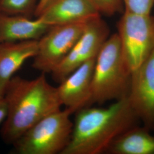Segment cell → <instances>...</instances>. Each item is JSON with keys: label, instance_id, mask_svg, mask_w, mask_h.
Returning a JSON list of instances; mask_svg holds the SVG:
<instances>
[{"label": "cell", "instance_id": "7c38bea8", "mask_svg": "<svg viewBox=\"0 0 154 154\" xmlns=\"http://www.w3.org/2000/svg\"><path fill=\"white\" fill-rule=\"evenodd\" d=\"M49 27L37 18L0 13V43L38 40Z\"/></svg>", "mask_w": 154, "mask_h": 154}, {"label": "cell", "instance_id": "6da1fadb", "mask_svg": "<svg viewBox=\"0 0 154 154\" xmlns=\"http://www.w3.org/2000/svg\"><path fill=\"white\" fill-rule=\"evenodd\" d=\"M3 98L7 115L0 134L7 144H13L30 127L62 106L57 88L48 82L44 72L33 79L12 77Z\"/></svg>", "mask_w": 154, "mask_h": 154}, {"label": "cell", "instance_id": "5bb4252c", "mask_svg": "<svg viewBox=\"0 0 154 154\" xmlns=\"http://www.w3.org/2000/svg\"><path fill=\"white\" fill-rule=\"evenodd\" d=\"M39 0H0V13L32 18Z\"/></svg>", "mask_w": 154, "mask_h": 154}, {"label": "cell", "instance_id": "9a60e30c", "mask_svg": "<svg viewBox=\"0 0 154 154\" xmlns=\"http://www.w3.org/2000/svg\"><path fill=\"white\" fill-rule=\"evenodd\" d=\"M125 11L134 14L147 15L154 5V0H122Z\"/></svg>", "mask_w": 154, "mask_h": 154}, {"label": "cell", "instance_id": "30bf717a", "mask_svg": "<svg viewBox=\"0 0 154 154\" xmlns=\"http://www.w3.org/2000/svg\"><path fill=\"white\" fill-rule=\"evenodd\" d=\"M99 16L90 0H53L36 18L51 26L87 22Z\"/></svg>", "mask_w": 154, "mask_h": 154}, {"label": "cell", "instance_id": "3957f363", "mask_svg": "<svg viewBox=\"0 0 154 154\" xmlns=\"http://www.w3.org/2000/svg\"><path fill=\"white\" fill-rule=\"evenodd\" d=\"M131 75L119 37L115 33L105 41L96 58L92 78L93 104L102 105L127 97Z\"/></svg>", "mask_w": 154, "mask_h": 154}, {"label": "cell", "instance_id": "9c48e42d", "mask_svg": "<svg viewBox=\"0 0 154 154\" xmlns=\"http://www.w3.org/2000/svg\"><path fill=\"white\" fill-rule=\"evenodd\" d=\"M96 58L77 68L57 87L62 106L72 114L92 105V78Z\"/></svg>", "mask_w": 154, "mask_h": 154}, {"label": "cell", "instance_id": "5b68a950", "mask_svg": "<svg viewBox=\"0 0 154 154\" xmlns=\"http://www.w3.org/2000/svg\"><path fill=\"white\" fill-rule=\"evenodd\" d=\"M122 51L132 72L154 50V16L125 11L118 24Z\"/></svg>", "mask_w": 154, "mask_h": 154}, {"label": "cell", "instance_id": "ac0fdd59", "mask_svg": "<svg viewBox=\"0 0 154 154\" xmlns=\"http://www.w3.org/2000/svg\"><path fill=\"white\" fill-rule=\"evenodd\" d=\"M7 115V107L4 98H0V124L5 121Z\"/></svg>", "mask_w": 154, "mask_h": 154}, {"label": "cell", "instance_id": "52a82bcc", "mask_svg": "<svg viewBox=\"0 0 154 154\" xmlns=\"http://www.w3.org/2000/svg\"><path fill=\"white\" fill-rule=\"evenodd\" d=\"M109 36L110 29L100 16L88 21L81 36L71 51L51 73L53 79L60 83L84 63L97 58Z\"/></svg>", "mask_w": 154, "mask_h": 154}, {"label": "cell", "instance_id": "4fadbf2b", "mask_svg": "<svg viewBox=\"0 0 154 154\" xmlns=\"http://www.w3.org/2000/svg\"><path fill=\"white\" fill-rule=\"evenodd\" d=\"M107 153L154 154V136L145 127H133L111 144Z\"/></svg>", "mask_w": 154, "mask_h": 154}, {"label": "cell", "instance_id": "8fae6325", "mask_svg": "<svg viewBox=\"0 0 154 154\" xmlns=\"http://www.w3.org/2000/svg\"><path fill=\"white\" fill-rule=\"evenodd\" d=\"M38 40L0 43V98L13 74L24 62L36 55Z\"/></svg>", "mask_w": 154, "mask_h": 154}, {"label": "cell", "instance_id": "7a4b0ae2", "mask_svg": "<svg viewBox=\"0 0 154 154\" xmlns=\"http://www.w3.org/2000/svg\"><path fill=\"white\" fill-rule=\"evenodd\" d=\"M139 121L127 97L106 108L85 107L76 112L70 140L61 154L106 152L116 138Z\"/></svg>", "mask_w": 154, "mask_h": 154}, {"label": "cell", "instance_id": "8992f818", "mask_svg": "<svg viewBox=\"0 0 154 154\" xmlns=\"http://www.w3.org/2000/svg\"><path fill=\"white\" fill-rule=\"evenodd\" d=\"M87 22L54 25L38 40L33 68L51 73L65 60L82 34Z\"/></svg>", "mask_w": 154, "mask_h": 154}, {"label": "cell", "instance_id": "277c9868", "mask_svg": "<svg viewBox=\"0 0 154 154\" xmlns=\"http://www.w3.org/2000/svg\"><path fill=\"white\" fill-rule=\"evenodd\" d=\"M71 114L65 109L45 116L13 143V151L18 154H61L72 137Z\"/></svg>", "mask_w": 154, "mask_h": 154}, {"label": "cell", "instance_id": "e0dca14e", "mask_svg": "<svg viewBox=\"0 0 154 154\" xmlns=\"http://www.w3.org/2000/svg\"><path fill=\"white\" fill-rule=\"evenodd\" d=\"M53 1V0H39L35 11L34 13V17L36 18L38 16L39 14L44 11L45 8Z\"/></svg>", "mask_w": 154, "mask_h": 154}, {"label": "cell", "instance_id": "2e32d148", "mask_svg": "<svg viewBox=\"0 0 154 154\" xmlns=\"http://www.w3.org/2000/svg\"><path fill=\"white\" fill-rule=\"evenodd\" d=\"M101 14L113 16L121 11L123 6L122 0H90Z\"/></svg>", "mask_w": 154, "mask_h": 154}, {"label": "cell", "instance_id": "ba28073f", "mask_svg": "<svg viewBox=\"0 0 154 154\" xmlns=\"http://www.w3.org/2000/svg\"><path fill=\"white\" fill-rule=\"evenodd\" d=\"M127 98L143 126L154 130V50L131 72Z\"/></svg>", "mask_w": 154, "mask_h": 154}]
</instances>
